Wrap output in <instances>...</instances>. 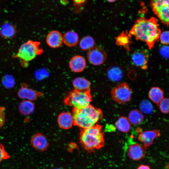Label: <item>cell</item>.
I'll return each instance as SVG.
<instances>
[{
  "label": "cell",
  "mask_w": 169,
  "mask_h": 169,
  "mask_svg": "<svg viewBox=\"0 0 169 169\" xmlns=\"http://www.w3.org/2000/svg\"><path fill=\"white\" fill-rule=\"evenodd\" d=\"M137 169H151L150 167L147 165H141L138 167Z\"/></svg>",
  "instance_id": "d6a6232c"
},
{
  "label": "cell",
  "mask_w": 169,
  "mask_h": 169,
  "mask_svg": "<svg viewBox=\"0 0 169 169\" xmlns=\"http://www.w3.org/2000/svg\"><path fill=\"white\" fill-rule=\"evenodd\" d=\"M107 54L105 50L99 46H94L88 50L87 58L92 65L98 66L102 64L105 61Z\"/></svg>",
  "instance_id": "ba28073f"
},
{
  "label": "cell",
  "mask_w": 169,
  "mask_h": 169,
  "mask_svg": "<svg viewBox=\"0 0 169 169\" xmlns=\"http://www.w3.org/2000/svg\"><path fill=\"white\" fill-rule=\"evenodd\" d=\"M0 32L1 36L4 38H9L15 35L16 30L13 24L9 23H6L2 26Z\"/></svg>",
  "instance_id": "603a6c76"
},
{
  "label": "cell",
  "mask_w": 169,
  "mask_h": 169,
  "mask_svg": "<svg viewBox=\"0 0 169 169\" xmlns=\"http://www.w3.org/2000/svg\"><path fill=\"white\" fill-rule=\"evenodd\" d=\"M91 101L90 90L82 91L74 89L69 92L64 99V103L67 105L80 109L89 105Z\"/></svg>",
  "instance_id": "277c9868"
},
{
  "label": "cell",
  "mask_w": 169,
  "mask_h": 169,
  "mask_svg": "<svg viewBox=\"0 0 169 169\" xmlns=\"http://www.w3.org/2000/svg\"><path fill=\"white\" fill-rule=\"evenodd\" d=\"M169 103L168 98H163L158 105L160 110L163 113L167 114L168 113Z\"/></svg>",
  "instance_id": "83f0119b"
},
{
  "label": "cell",
  "mask_w": 169,
  "mask_h": 169,
  "mask_svg": "<svg viewBox=\"0 0 169 169\" xmlns=\"http://www.w3.org/2000/svg\"><path fill=\"white\" fill-rule=\"evenodd\" d=\"M18 109L20 113L24 115H29L34 111L35 106L34 104L29 100H23L18 105Z\"/></svg>",
  "instance_id": "d6986e66"
},
{
  "label": "cell",
  "mask_w": 169,
  "mask_h": 169,
  "mask_svg": "<svg viewBox=\"0 0 169 169\" xmlns=\"http://www.w3.org/2000/svg\"><path fill=\"white\" fill-rule=\"evenodd\" d=\"M40 43L29 40L23 44L20 47L16 57L26 61L34 59L43 52L39 47Z\"/></svg>",
  "instance_id": "5b68a950"
},
{
  "label": "cell",
  "mask_w": 169,
  "mask_h": 169,
  "mask_svg": "<svg viewBox=\"0 0 169 169\" xmlns=\"http://www.w3.org/2000/svg\"><path fill=\"white\" fill-rule=\"evenodd\" d=\"M159 39L162 44L168 45L169 42V31H165L161 33L159 36Z\"/></svg>",
  "instance_id": "f1b7e54d"
},
{
  "label": "cell",
  "mask_w": 169,
  "mask_h": 169,
  "mask_svg": "<svg viewBox=\"0 0 169 169\" xmlns=\"http://www.w3.org/2000/svg\"><path fill=\"white\" fill-rule=\"evenodd\" d=\"M160 136L159 131L154 130L144 131L139 134L138 139L142 143L145 149H146L153 142L154 139Z\"/></svg>",
  "instance_id": "8fae6325"
},
{
  "label": "cell",
  "mask_w": 169,
  "mask_h": 169,
  "mask_svg": "<svg viewBox=\"0 0 169 169\" xmlns=\"http://www.w3.org/2000/svg\"><path fill=\"white\" fill-rule=\"evenodd\" d=\"M160 53L161 56L165 59L169 57V47L167 45H164L160 49Z\"/></svg>",
  "instance_id": "4dcf8cb0"
},
{
  "label": "cell",
  "mask_w": 169,
  "mask_h": 169,
  "mask_svg": "<svg viewBox=\"0 0 169 169\" xmlns=\"http://www.w3.org/2000/svg\"><path fill=\"white\" fill-rule=\"evenodd\" d=\"M74 125L82 129L94 126L101 120L103 113L100 109L90 104L80 109L73 108L72 114Z\"/></svg>",
  "instance_id": "3957f363"
},
{
  "label": "cell",
  "mask_w": 169,
  "mask_h": 169,
  "mask_svg": "<svg viewBox=\"0 0 169 169\" xmlns=\"http://www.w3.org/2000/svg\"><path fill=\"white\" fill-rule=\"evenodd\" d=\"M18 97L22 99H27L30 101L36 100L38 97L42 95L41 92H36L32 89L22 86L18 93Z\"/></svg>",
  "instance_id": "9a60e30c"
},
{
  "label": "cell",
  "mask_w": 169,
  "mask_h": 169,
  "mask_svg": "<svg viewBox=\"0 0 169 169\" xmlns=\"http://www.w3.org/2000/svg\"><path fill=\"white\" fill-rule=\"evenodd\" d=\"M148 96L153 102L158 105L164 98L163 91L158 87H153L149 92Z\"/></svg>",
  "instance_id": "ffe728a7"
},
{
  "label": "cell",
  "mask_w": 169,
  "mask_h": 169,
  "mask_svg": "<svg viewBox=\"0 0 169 169\" xmlns=\"http://www.w3.org/2000/svg\"><path fill=\"white\" fill-rule=\"evenodd\" d=\"M5 108L3 107L0 106V128L4 125L5 120Z\"/></svg>",
  "instance_id": "1f68e13d"
},
{
  "label": "cell",
  "mask_w": 169,
  "mask_h": 169,
  "mask_svg": "<svg viewBox=\"0 0 169 169\" xmlns=\"http://www.w3.org/2000/svg\"><path fill=\"white\" fill-rule=\"evenodd\" d=\"M131 36L126 33L123 32L118 36L116 38V43L118 45L123 46L126 49H129L130 43V38Z\"/></svg>",
  "instance_id": "484cf974"
},
{
  "label": "cell",
  "mask_w": 169,
  "mask_h": 169,
  "mask_svg": "<svg viewBox=\"0 0 169 169\" xmlns=\"http://www.w3.org/2000/svg\"><path fill=\"white\" fill-rule=\"evenodd\" d=\"M30 142L33 148L40 152L46 151L49 146V143L47 138L40 133L34 134L31 137Z\"/></svg>",
  "instance_id": "9c48e42d"
},
{
  "label": "cell",
  "mask_w": 169,
  "mask_h": 169,
  "mask_svg": "<svg viewBox=\"0 0 169 169\" xmlns=\"http://www.w3.org/2000/svg\"><path fill=\"white\" fill-rule=\"evenodd\" d=\"M79 138L81 146L89 152L101 148L105 144L102 126L97 124L91 127L82 129Z\"/></svg>",
  "instance_id": "7a4b0ae2"
},
{
  "label": "cell",
  "mask_w": 169,
  "mask_h": 169,
  "mask_svg": "<svg viewBox=\"0 0 169 169\" xmlns=\"http://www.w3.org/2000/svg\"><path fill=\"white\" fill-rule=\"evenodd\" d=\"M131 60L136 66L143 69L147 67L149 56L147 52L144 50L135 51L131 55Z\"/></svg>",
  "instance_id": "30bf717a"
},
{
  "label": "cell",
  "mask_w": 169,
  "mask_h": 169,
  "mask_svg": "<svg viewBox=\"0 0 169 169\" xmlns=\"http://www.w3.org/2000/svg\"></svg>",
  "instance_id": "d590c367"
},
{
  "label": "cell",
  "mask_w": 169,
  "mask_h": 169,
  "mask_svg": "<svg viewBox=\"0 0 169 169\" xmlns=\"http://www.w3.org/2000/svg\"><path fill=\"white\" fill-rule=\"evenodd\" d=\"M95 44V41L91 36H86L83 37L79 42L80 48L84 50H89L93 48Z\"/></svg>",
  "instance_id": "d4e9b609"
},
{
  "label": "cell",
  "mask_w": 169,
  "mask_h": 169,
  "mask_svg": "<svg viewBox=\"0 0 169 169\" xmlns=\"http://www.w3.org/2000/svg\"><path fill=\"white\" fill-rule=\"evenodd\" d=\"M111 95L114 101L119 103H124L131 99V91L126 83H123L112 89Z\"/></svg>",
  "instance_id": "52a82bcc"
},
{
  "label": "cell",
  "mask_w": 169,
  "mask_h": 169,
  "mask_svg": "<svg viewBox=\"0 0 169 169\" xmlns=\"http://www.w3.org/2000/svg\"><path fill=\"white\" fill-rule=\"evenodd\" d=\"M115 125L116 129L120 131L127 133L131 128V123L128 118L125 116H120L116 120Z\"/></svg>",
  "instance_id": "44dd1931"
},
{
  "label": "cell",
  "mask_w": 169,
  "mask_h": 169,
  "mask_svg": "<svg viewBox=\"0 0 169 169\" xmlns=\"http://www.w3.org/2000/svg\"><path fill=\"white\" fill-rule=\"evenodd\" d=\"M107 76L110 80L113 82H118L122 79L123 73L120 67L118 66H114L109 69Z\"/></svg>",
  "instance_id": "7402d4cb"
},
{
  "label": "cell",
  "mask_w": 169,
  "mask_h": 169,
  "mask_svg": "<svg viewBox=\"0 0 169 169\" xmlns=\"http://www.w3.org/2000/svg\"><path fill=\"white\" fill-rule=\"evenodd\" d=\"M57 122L61 128L66 130L69 129L74 125L72 115L68 112H62L59 115Z\"/></svg>",
  "instance_id": "2e32d148"
},
{
  "label": "cell",
  "mask_w": 169,
  "mask_h": 169,
  "mask_svg": "<svg viewBox=\"0 0 169 169\" xmlns=\"http://www.w3.org/2000/svg\"><path fill=\"white\" fill-rule=\"evenodd\" d=\"M75 90L82 91L90 90V82L87 79L80 77L75 78L73 81Z\"/></svg>",
  "instance_id": "ac0fdd59"
},
{
  "label": "cell",
  "mask_w": 169,
  "mask_h": 169,
  "mask_svg": "<svg viewBox=\"0 0 169 169\" xmlns=\"http://www.w3.org/2000/svg\"><path fill=\"white\" fill-rule=\"evenodd\" d=\"M128 154L131 159L138 161L143 158L145 152L143 147L141 145L138 143H134L129 146Z\"/></svg>",
  "instance_id": "5bb4252c"
},
{
  "label": "cell",
  "mask_w": 169,
  "mask_h": 169,
  "mask_svg": "<svg viewBox=\"0 0 169 169\" xmlns=\"http://www.w3.org/2000/svg\"><path fill=\"white\" fill-rule=\"evenodd\" d=\"M108 2L110 3H113L115 2L117 0H106Z\"/></svg>",
  "instance_id": "e575fe53"
},
{
  "label": "cell",
  "mask_w": 169,
  "mask_h": 169,
  "mask_svg": "<svg viewBox=\"0 0 169 169\" xmlns=\"http://www.w3.org/2000/svg\"><path fill=\"white\" fill-rule=\"evenodd\" d=\"M63 42L67 46L73 47L75 46L79 42V36L77 33L74 31L66 32L63 35Z\"/></svg>",
  "instance_id": "e0dca14e"
},
{
  "label": "cell",
  "mask_w": 169,
  "mask_h": 169,
  "mask_svg": "<svg viewBox=\"0 0 169 169\" xmlns=\"http://www.w3.org/2000/svg\"><path fill=\"white\" fill-rule=\"evenodd\" d=\"M153 11L162 23L168 26L169 21V0H151Z\"/></svg>",
  "instance_id": "8992f818"
},
{
  "label": "cell",
  "mask_w": 169,
  "mask_h": 169,
  "mask_svg": "<svg viewBox=\"0 0 169 169\" xmlns=\"http://www.w3.org/2000/svg\"><path fill=\"white\" fill-rule=\"evenodd\" d=\"M10 156L5 151L4 146L0 142V163L3 160L10 158Z\"/></svg>",
  "instance_id": "f546056e"
},
{
  "label": "cell",
  "mask_w": 169,
  "mask_h": 169,
  "mask_svg": "<svg viewBox=\"0 0 169 169\" xmlns=\"http://www.w3.org/2000/svg\"><path fill=\"white\" fill-rule=\"evenodd\" d=\"M75 3L80 4L84 3L86 0H73Z\"/></svg>",
  "instance_id": "836d02e7"
},
{
  "label": "cell",
  "mask_w": 169,
  "mask_h": 169,
  "mask_svg": "<svg viewBox=\"0 0 169 169\" xmlns=\"http://www.w3.org/2000/svg\"><path fill=\"white\" fill-rule=\"evenodd\" d=\"M46 42L48 46L52 48H59L63 42V35L58 31L52 30L47 34Z\"/></svg>",
  "instance_id": "7c38bea8"
},
{
  "label": "cell",
  "mask_w": 169,
  "mask_h": 169,
  "mask_svg": "<svg viewBox=\"0 0 169 169\" xmlns=\"http://www.w3.org/2000/svg\"><path fill=\"white\" fill-rule=\"evenodd\" d=\"M128 118L131 123L136 125L142 122L144 117L143 114L140 111L134 109L130 112Z\"/></svg>",
  "instance_id": "cb8c5ba5"
},
{
  "label": "cell",
  "mask_w": 169,
  "mask_h": 169,
  "mask_svg": "<svg viewBox=\"0 0 169 169\" xmlns=\"http://www.w3.org/2000/svg\"></svg>",
  "instance_id": "8d00e7d4"
},
{
  "label": "cell",
  "mask_w": 169,
  "mask_h": 169,
  "mask_svg": "<svg viewBox=\"0 0 169 169\" xmlns=\"http://www.w3.org/2000/svg\"><path fill=\"white\" fill-rule=\"evenodd\" d=\"M161 31L157 19L154 17L147 19L143 17L137 19L129 34L137 40L146 43L150 49L159 39Z\"/></svg>",
  "instance_id": "6da1fadb"
},
{
  "label": "cell",
  "mask_w": 169,
  "mask_h": 169,
  "mask_svg": "<svg viewBox=\"0 0 169 169\" xmlns=\"http://www.w3.org/2000/svg\"><path fill=\"white\" fill-rule=\"evenodd\" d=\"M140 111L143 114H150L153 110V106L151 103L147 100H142L140 103Z\"/></svg>",
  "instance_id": "4316f807"
},
{
  "label": "cell",
  "mask_w": 169,
  "mask_h": 169,
  "mask_svg": "<svg viewBox=\"0 0 169 169\" xmlns=\"http://www.w3.org/2000/svg\"><path fill=\"white\" fill-rule=\"evenodd\" d=\"M69 66L73 72L79 73L83 71L86 68V63L85 58L82 56L76 55L70 60Z\"/></svg>",
  "instance_id": "4fadbf2b"
}]
</instances>
